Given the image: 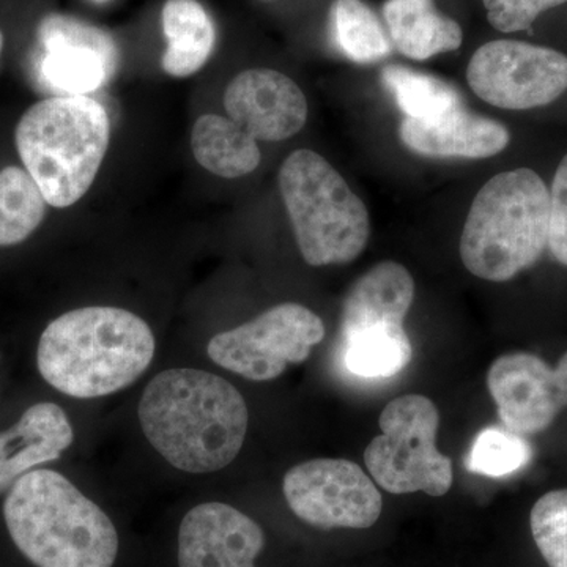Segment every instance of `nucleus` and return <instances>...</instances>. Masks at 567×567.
<instances>
[{
	"label": "nucleus",
	"mask_w": 567,
	"mask_h": 567,
	"mask_svg": "<svg viewBox=\"0 0 567 567\" xmlns=\"http://www.w3.org/2000/svg\"><path fill=\"white\" fill-rule=\"evenodd\" d=\"M401 140L420 155L480 159L505 151L509 132L502 123L458 107L435 121L405 117Z\"/></svg>",
	"instance_id": "nucleus-16"
},
{
	"label": "nucleus",
	"mask_w": 567,
	"mask_h": 567,
	"mask_svg": "<svg viewBox=\"0 0 567 567\" xmlns=\"http://www.w3.org/2000/svg\"><path fill=\"white\" fill-rule=\"evenodd\" d=\"M550 192L532 169L495 175L477 192L461 238L476 278L505 282L533 267L547 248Z\"/></svg>",
	"instance_id": "nucleus-5"
},
{
	"label": "nucleus",
	"mask_w": 567,
	"mask_h": 567,
	"mask_svg": "<svg viewBox=\"0 0 567 567\" xmlns=\"http://www.w3.org/2000/svg\"><path fill=\"white\" fill-rule=\"evenodd\" d=\"M529 527L548 567H567V488L537 499L529 514Z\"/></svg>",
	"instance_id": "nucleus-26"
},
{
	"label": "nucleus",
	"mask_w": 567,
	"mask_h": 567,
	"mask_svg": "<svg viewBox=\"0 0 567 567\" xmlns=\"http://www.w3.org/2000/svg\"><path fill=\"white\" fill-rule=\"evenodd\" d=\"M192 148L196 162L213 175L238 178L259 167V145L229 117L205 114L194 123Z\"/></svg>",
	"instance_id": "nucleus-20"
},
{
	"label": "nucleus",
	"mask_w": 567,
	"mask_h": 567,
	"mask_svg": "<svg viewBox=\"0 0 567 567\" xmlns=\"http://www.w3.org/2000/svg\"><path fill=\"white\" fill-rule=\"evenodd\" d=\"M92 2H95V3H103V2H107V0H92Z\"/></svg>",
	"instance_id": "nucleus-30"
},
{
	"label": "nucleus",
	"mask_w": 567,
	"mask_h": 567,
	"mask_svg": "<svg viewBox=\"0 0 567 567\" xmlns=\"http://www.w3.org/2000/svg\"><path fill=\"white\" fill-rule=\"evenodd\" d=\"M466 80L492 106L533 110L555 102L567 91V58L524 41L495 40L473 54Z\"/></svg>",
	"instance_id": "nucleus-9"
},
{
	"label": "nucleus",
	"mask_w": 567,
	"mask_h": 567,
	"mask_svg": "<svg viewBox=\"0 0 567 567\" xmlns=\"http://www.w3.org/2000/svg\"><path fill=\"white\" fill-rule=\"evenodd\" d=\"M279 189L306 262L344 265L364 251L371 233L368 208L319 153L293 152L279 169Z\"/></svg>",
	"instance_id": "nucleus-6"
},
{
	"label": "nucleus",
	"mask_w": 567,
	"mask_h": 567,
	"mask_svg": "<svg viewBox=\"0 0 567 567\" xmlns=\"http://www.w3.org/2000/svg\"><path fill=\"white\" fill-rule=\"evenodd\" d=\"M324 338L322 319L306 306L282 303L208 342L216 364L252 382H270L287 365L305 363Z\"/></svg>",
	"instance_id": "nucleus-8"
},
{
	"label": "nucleus",
	"mask_w": 567,
	"mask_h": 567,
	"mask_svg": "<svg viewBox=\"0 0 567 567\" xmlns=\"http://www.w3.org/2000/svg\"><path fill=\"white\" fill-rule=\"evenodd\" d=\"M395 50L415 61L461 48V25L435 9L434 0H388L383 7Z\"/></svg>",
	"instance_id": "nucleus-18"
},
{
	"label": "nucleus",
	"mask_w": 567,
	"mask_h": 567,
	"mask_svg": "<svg viewBox=\"0 0 567 567\" xmlns=\"http://www.w3.org/2000/svg\"><path fill=\"white\" fill-rule=\"evenodd\" d=\"M331 20L336 43L350 61L375 63L390 55L391 41L385 29L361 0H334Z\"/></svg>",
	"instance_id": "nucleus-24"
},
{
	"label": "nucleus",
	"mask_w": 567,
	"mask_h": 567,
	"mask_svg": "<svg viewBox=\"0 0 567 567\" xmlns=\"http://www.w3.org/2000/svg\"><path fill=\"white\" fill-rule=\"evenodd\" d=\"M487 386L506 429L539 434L567 406V352L555 369L537 354H502L488 368Z\"/></svg>",
	"instance_id": "nucleus-12"
},
{
	"label": "nucleus",
	"mask_w": 567,
	"mask_h": 567,
	"mask_svg": "<svg viewBox=\"0 0 567 567\" xmlns=\"http://www.w3.org/2000/svg\"><path fill=\"white\" fill-rule=\"evenodd\" d=\"M35 76L55 96H81L99 91L114 78L118 48L110 33L96 25L48 14L39 25Z\"/></svg>",
	"instance_id": "nucleus-11"
},
{
	"label": "nucleus",
	"mask_w": 567,
	"mask_h": 567,
	"mask_svg": "<svg viewBox=\"0 0 567 567\" xmlns=\"http://www.w3.org/2000/svg\"><path fill=\"white\" fill-rule=\"evenodd\" d=\"M73 440V425L61 406H29L17 424L0 432V495L37 466L58 461Z\"/></svg>",
	"instance_id": "nucleus-15"
},
{
	"label": "nucleus",
	"mask_w": 567,
	"mask_h": 567,
	"mask_svg": "<svg viewBox=\"0 0 567 567\" xmlns=\"http://www.w3.org/2000/svg\"><path fill=\"white\" fill-rule=\"evenodd\" d=\"M547 248L567 267V155L559 163L551 185Z\"/></svg>",
	"instance_id": "nucleus-28"
},
{
	"label": "nucleus",
	"mask_w": 567,
	"mask_h": 567,
	"mask_svg": "<svg viewBox=\"0 0 567 567\" xmlns=\"http://www.w3.org/2000/svg\"><path fill=\"white\" fill-rule=\"evenodd\" d=\"M282 491L295 516L316 528H371L382 514L374 481L346 458L295 465L284 477Z\"/></svg>",
	"instance_id": "nucleus-10"
},
{
	"label": "nucleus",
	"mask_w": 567,
	"mask_h": 567,
	"mask_svg": "<svg viewBox=\"0 0 567 567\" xmlns=\"http://www.w3.org/2000/svg\"><path fill=\"white\" fill-rule=\"evenodd\" d=\"M342 346L347 371L361 379H391L413 358L404 327L342 336Z\"/></svg>",
	"instance_id": "nucleus-21"
},
{
	"label": "nucleus",
	"mask_w": 567,
	"mask_h": 567,
	"mask_svg": "<svg viewBox=\"0 0 567 567\" xmlns=\"http://www.w3.org/2000/svg\"><path fill=\"white\" fill-rule=\"evenodd\" d=\"M382 81L393 93L406 117L416 121H435L447 112L462 107L461 96L453 85L429 74L417 73L405 66L388 65Z\"/></svg>",
	"instance_id": "nucleus-23"
},
{
	"label": "nucleus",
	"mask_w": 567,
	"mask_h": 567,
	"mask_svg": "<svg viewBox=\"0 0 567 567\" xmlns=\"http://www.w3.org/2000/svg\"><path fill=\"white\" fill-rule=\"evenodd\" d=\"M47 199L21 167L0 171V246L20 245L43 223Z\"/></svg>",
	"instance_id": "nucleus-22"
},
{
	"label": "nucleus",
	"mask_w": 567,
	"mask_h": 567,
	"mask_svg": "<svg viewBox=\"0 0 567 567\" xmlns=\"http://www.w3.org/2000/svg\"><path fill=\"white\" fill-rule=\"evenodd\" d=\"M2 48H3V35H2V31H0V54H2Z\"/></svg>",
	"instance_id": "nucleus-29"
},
{
	"label": "nucleus",
	"mask_w": 567,
	"mask_h": 567,
	"mask_svg": "<svg viewBox=\"0 0 567 567\" xmlns=\"http://www.w3.org/2000/svg\"><path fill=\"white\" fill-rule=\"evenodd\" d=\"M533 447L520 434L506 427L483 429L466 457V468L476 475L503 477L529 464Z\"/></svg>",
	"instance_id": "nucleus-25"
},
{
	"label": "nucleus",
	"mask_w": 567,
	"mask_h": 567,
	"mask_svg": "<svg viewBox=\"0 0 567 567\" xmlns=\"http://www.w3.org/2000/svg\"><path fill=\"white\" fill-rule=\"evenodd\" d=\"M488 22L496 31H527L543 11L563 6L567 0H483Z\"/></svg>",
	"instance_id": "nucleus-27"
},
{
	"label": "nucleus",
	"mask_w": 567,
	"mask_h": 567,
	"mask_svg": "<svg viewBox=\"0 0 567 567\" xmlns=\"http://www.w3.org/2000/svg\"><path fill=\"white\" fill-rule=\"evenodd\" d=\"M3 518L14 546L37 567H112L118 535L102 507L54 470L11 486Z\"/></svg>",
	"instance_id": "nucleus-3"
},
{
	"label": "nucleus",
	"mask_w": 567,
	"mask_h": 567,
	"mask_svg": "<svg viewBox=\"0 0 567 567\" xmlns=\"http://www.w3.org/2000/svg\"><path fill=\"white\" fill-rule=\"evenodd\" d=\"M265 547L264 529L224 503L193 507L178 532L181 567H256Z\"/></svg>",
	"instance_id": "nucleus-14"
},
{
	"label": "nucleus",
	"mask_w": 567,
	"mask_h": 567,
	"mask_svg": "<svg viewBox=\"0 0 567 567\" xmlns=\"http://www.w3.org/2000/svg\"><path fill=\"white\" fill-rule=\"evenodd\" d=\"M162 21L167 39L164 71L174 78L197 73L215 50L216 29L210 14L197 0H167Z\"/></svg>",
	"instance_id": "nucleus-19"
},
{
	"label": "nucleus",
	"mask_w": 567,
	"mask_h": 567,
	"mask_svg": "<svg viewBox=\"0 0 567 567\" xmlns=\"http://www.w3.org/2000/svg\"><path fill=\"white\" fill-rule=\"evenodd\" d=\"M224 107L256 141L289 140L308 121V102L301 89L286 74L268 69L237 74L224 93Z\"/></svg>",
	"instance_id": "nucleus-13"
},
{
	"label": "nucleus",
	"mask_w": 567,
	"mask_h": 567,
	"mask_svg": "<svg viewBox=\"0 0 567 567\" xmlns=\"http://www.w3.org/2000/svg\"><path fill=\"white\" fill-rule=\"evenodd\" d=\"M110 140V115L89 95L41 100L14 133L24 169L55 208L76 204L91 189Z\"/></svg>",
	"instance_id": "nucleus-4"
},
{
	"label": "nucleus",
	"mask_w": 567,
	"mask_h": 567,
	"mask_svg": "<svg viewBox=\"0 0 567 567\" xmlns=\"http://www.w3.org/2000/svg\"><path fill=\"white\" fill-rule=\"evenodd\" d=\"M137 416L151 445L175 468L196 475L233 464L249 423L248 405L233 383L188 368L156 375Z\"/></svg>",
	"instance_id": "nucleus-1"
},
{
	"label": "nucleus",
	"mask_w": 567,
	"mask_h": 567,
	"mask_svg": "<svg viewBox=\"0 0 567 567\" xmlns=\"http://www.w3.org/2000/svg\"><path fill=\"white\" fill-rule=\"evenodd\" d=\"M415 300V281L404 265L377 264L361 276L342 306L341 336L404 327Z\"/></svg>",
	"instance_id": "nucleus-17"
},
{
	"label": "nucleus",
	"mask_w": 567,
	"mask_h": 567,
	"mask_svg": "<svg viewBox=\"0 0 567 567\" xmlns=\"http://www.w3.org/2000/svg\"><path fill=\"white\" fill-rule=\"evenodd\" d=\"M155 336L145 320L111 306L74 309L41 334L37 364L44 382L76 399L114 394L151 365Z\"/></svg>",
	"instance_id": "nucleus-2"
},
{
	"label": "nucleus",
	"mask_w": 567,
	"mask_h": 567,
	"mask_svg": "<svg viewBox=\"0 0 567 567\" xmlns=\"http://www.w3.org/2000/svg\"><path fill=\"white\" fill-rule=\"evenodd\" d=\"M382 435L364 451V464L391 494L443 496L453 487V461L436 450L439 409L421 394L395 398L379 420Z\"/></svg>",
	"instance_id": "nucleus-7"
}]
</instances>
